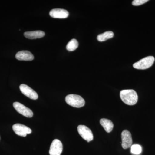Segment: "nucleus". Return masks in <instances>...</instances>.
Wrapping results in <instances>:
<instances>
[{"instance_id": "nucleus-1", "label": "nucleus", "mask_w": 155, "mask_h": 155, "mask_svg": "<svg viewBox=\"0 0 155 155\" xmlns=\"http://www.w3.org/2000/svg\"><path fill=\"white\" fill-rule=\"evenodd\" d=\"M120 97L122 101L128 105H134L138 101V95L135 91L132 89L123 90L120 93Z\"/></svg>"}, {"instance_id": "nucleus-2", "label": "nucleus", "mask_w": 155, "mask_h": 155, "mask_svg": "<svg viewBox=\"0 0 155 155\" xmlns=\"http://www.w3.org/2000/svg\"><path fill=\"white\" fill-rule=\"evenodd\" d=\"M65 101L68 104L74 107H82L85 104V101L82 97L78 95H68L66 97Z\"/></svg>"}, {"instance_id": "nucleus-3", "label": "nucleus", "mask_w": 155, "mask_h": 155, "mask_svg": "<svg viewBox=\"0 0 155 155\" xmlns=\"http://www.w3.org/2000/svg\"><path fill=\"white\" fill-rule=\"evenodd\" d=\"M155 61V58L153 56H148L143 58L133 64V67L137 69H146L151 67Z\"/></svg>"}, {"instance_id": "nucleus-4", "label": "nucleus", "mask_w": 155, "mask_h": 155, "mask_svg": "<svg viewBox=\"0 0 155 155\" xmlns=\"http://www.w3.org/2000/svg\"><path fill=\"white\" fill-rule=\"evenodd\" d=\"M78 131L81 136L87 142L92 141L94 139L93 134L91 130L84 125H78L77 128Z\"/></svg>"}, {"instance_id": "nucleus-5", "label": "nucleus", "mask_w": 155, "mask_h": 155, "mask_svg": "<svg viewBox=\"0 0 155 155\" xmlns=\"http://www.w3.org/2000/svg\"><path fill=\"white\" fill-rule=\"evenodd\" d=\"M14 107L19 114L28 118H31L33 116V112L29 108L21 103L15 102L13 104Z\"/></svg>"}, {"instance_id": "nucleus-6", "label": "nucleus", "mask_w": 155, "mask_h": 155, "mask_svg": "<svg viewBox=\"0 0 155 155\" xmlns=\"http://www.w3.org/2000/svg\"><path fill=\"white\" fill-rule=\"evenodd\" d=\"M12 128L17 135L24 137H26L27 134H30L32 132V130L29 127L19 123L14 124Z\"/></svg>"}, {"instance_id": "nucleus-7", "label": "nucleus", "mask_w": 155, "mask_h": 155, "mask_svg": "<svg viewBox=\"0 0 155 155\" xmlns=\"http://www.w3.org/2000/svg\"><path fill=\"white\" fill-rule=\"evenodd\" d=\"M63 146L59 140L55 139L52 142L50 146V155H61L63 152Z\"/></svg>"}, {"instance_id": "nucleus-8", "label": "nucleus", "mask_w": 155, "mask_h": 155, "mask_svg": "<svg viewBox=\"0 0 155 155\" xmlns=\"http://www.w3.org/2000/svg\"><path fill=\"white\" fill-rule=\"evenodd\" d=\"M20 91L25 96L31 99L36 100L38 98V94L36 92L28 85L22 84L19 86Z\"/></svg>"}, {"instance_id": "nucleus-9", "label": "nucleus", "mask_w": 155, "mask_h": 155, "mask_svg": "<svg viewBox=\"0 0 155 155\" xmlns=\"http://www.w3.org/2000/svg\"><path fill=\"white\" fill-rule=\"evenodd\" d=\"M122 146L124 149H127L131 146L132 139L131 133L127 130H125L121 134Z\"/></svg>"}, {"instance_id": "nucleus-10", "label": "nucleus", "mask_w": 155, "mask_h": 155, "mask_svg": "<svg viewBox=\"0 0 155 155\" xmlns=\"http://www.w3.org/2000/svg\"><path fill=\"white\" fill-rule=\"evenodd\" d=\"M49 14L53 18L65 19L69 17V13L68 11L64 9L56 8L50 11Z\"/></svg>"}, {"instance_id": "nucleus-11", "label": "nucleus", "mask_w": 155, "mask_h": 155, "mask_svg": "<svg viewBox=\"0 0 155 155\" xmlns=\"http://www.w3.org/2000/svg\"><path fill=\"white\" fill-rule=\"evenodd\" d=\"M16 59L21 61H31L34 57L29 51H22L18 52L15 56Z\"/></svg>"}, {"instance_id": "nucleus-12", "label": "nucleus", "mask_w": 155, "mask_h": 155, "mask_svg": "<svg viewBox=\"0 0 155 155\" xmlns=\"http://www.w3.org/2000/svg\"><path fill=\"white\" fill-rule=\"evenodd\" d=\"M25 38L30 39L40 38L43 37L45 33L42 31H26L24 34Z\"/></svg>"}, {"instance_id": "nucleus-13", "label": "nucleus", "mask_w": 155, "mask_h": 155, "mask_svg": "<svg viewBox=\"0 0 155 155\" xmlns=\"http://www.w3.org/2000/svg\"><path fill=\"white\" fill-rule=\"evenodd\" d=\"M100 124L107 133H110L114 128V124L113 122L109 119H101L100 120Z\"/></svg>"}, {"instance_id": "nucleus-14", "label": "nucleus", "mask_w": 155, "mask_h": 155, "mask_svg": "<svg viewBox=\"0 0 155 155\" xmlns=\"http://www.w3.org/2000/svg\"><path fill=\"white\" fill-rule=\"evenodd\" d=\"M114 33L113 31H107L99 35L97 37V39L99 41H104L114 37Z\"/></svg>"}, {"instance_id": "nucleus-15", "label": "nucleus", "mask_w": 155, "mask_h": 155, "mask_svg": "<svg viewBox=\"0 0 155 155\" xmlns=\"http://www.w3.org/2000/svg\"><path fill=\"white\" fill-rule=\"evenodd\" d=\"M78 46V43L77 40L75 39H72L67 44L66 48L69 51H72L76 50Z\"/></svg>"}, {"instance_id": "nucleus-16", "label": "nucleus", "mask_w": 155, "mask_h": 155, "mask_svg": "<svg viewBox=\"0 0 155 155\" xmlns=\"http://www.w3.org/2000/svg\"><path fill=\"white\" fill-rule=\"evenodd\" d=\"M130 152L134 155H139L142 152V147L138 144H134L131 146Z\"/></svg>"}, {"instance_id": "nucleus-17", "label": "nucleus", "mask_w": 155, "mask_h": 155, "mask_svg": "<svg viewBox=\"0 0 155 155\" xmlns=\"http://www.w3.org/2000/svg\"><path fill=\"white\" fill-rule=\"evenodd\" d=\"M148 2V0H134L132 2V4L134 6H140Z\"/></svg>"}]
</instances>
